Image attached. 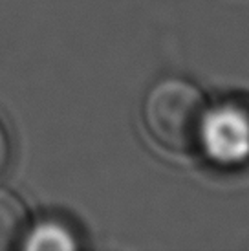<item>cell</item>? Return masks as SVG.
Segmentation results:
<instances>
[{
    "label": "cell",
    "mask_w": 249,
    "mask_h": 251,
    "mask_svg": "<svg viewBox=\"0 0 249 251\" xmlns=\"http://www.w3.org/2000/svg\"><path fill=\"white\" fill-rule=\"evenodd\" d=\"M29 231V216L19 196L0 189V251L22 248Z\"/></svg>",
    "instance_id": "3957f363"
},
{
    "label": "cell",
    "mask_w": 249,
    "mask_h": 251,
    "mask_svg": "<svg viewBox=\"0 0 249 251\" xmlns=\"http://www.w3.org/2000/svg\"><path fill=\"white\" fill-rule=\"evenodd\" d=\"M207 112V101L196 84L183 77H163L147 92L143 123L167 151L189 152L200 147Z\"/></svg>",
    "instance_id": "6da1fadb"
},
{
    "label": "cell",
    "mask_w": 249,
    "mask_h": 251,
    "mask_svg": "<svg viewBox=\"0 0 249 251\" xmlns=\"http://www.w3.org/2000/svg\"><path fill=\"white\" fill-rule=\"evenodd\" d=\"M9 158H11V143H9V136H7L4 125L0 123V175L4 173L9 165Z\"/></svg>",
    "instance_id": "5b68a950"
},
{
    "label": "cell",
    "mask_w": 249,
    "mask_h": 251,
    "mask_svg": "<svg viewBox=\"0 0 249 251\" xmlns=\"http://www.w3.org/2000/svg\"><path fill=\"white\" fill-rule=\"evenodd\" d=\"M79 242H77L75 235L70 231L68 226H64L55 220H46V222L39 224L37 227L28 231V235L22 242L24 250L41 251V250H75Z\"/></svg>",
    "instance_id": "277c9868"
},
{
    "label": "cell",
    "mask_w": 249,
    "mask_h": 251,
    "mask_svg": "<svg viewBox=\"0 0 249 251\" xmlns=\"http://www.w3.org/2000/svg\"><path fill=\"white\" fill-rule=\"evenodd\" d=\"M200 147L220 165H235L249 156V110L222 105L207 112Z\"/></svg>",
    "instance_id": "7a4b0ae2"
}]
</instances>
